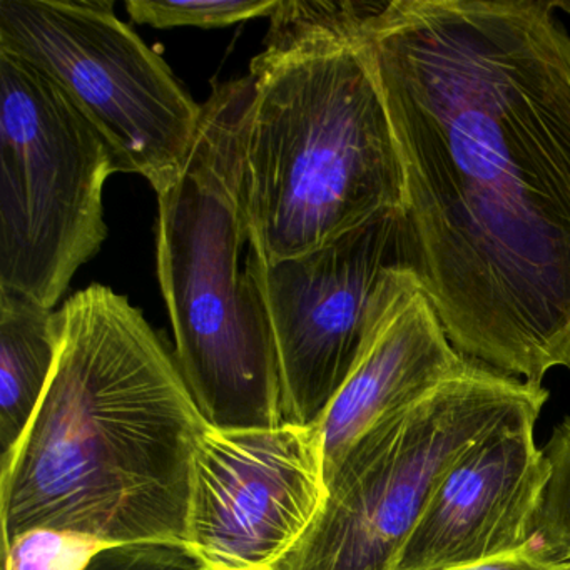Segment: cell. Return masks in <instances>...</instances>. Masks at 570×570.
<instances>
[{
    "mask_svg": "<svg viewBox=\"0 0 570 570\" xmlns=\"http://www.w3.org/2000/svg\"><path fill=\"white\" fill-rule=\"evenodd\" d=\"M58 313V365L0 463L2 549L32 530L99 547L185 543L208 422L175 353L109 286L76 292Z\"/></svg>",
    "mask_w": 570,
    "mask_h": 570,
    "instance_id": "2",
    "label": "cell"
},
{
    "mask_svg": "<svg viewBox=\"0 0 570 570\" xmlns=\"http://www.w3.org/2000/svg\"><path fill=\"white\" fill-rule=\"evenodd\" d=\"M278 0H129L126 11L136 24L155 29H213L272 18Z\"/></svg>",
    "mask_w": 570,
    "mask_h": 570,
    "instance_id": "14",
    "label": "cell"
},
{
    "mask_svg": "<svg viewBox=\"0 0 570 570\" xmlns=\"http://www.w3.org/2000/svg\"><path fill=\"white\" fill-rule=\"evenodd\" d=\"M366 8L282 0L249 65L245 189L263 262L405 212L392 126L360 49Z\"/></svg>",
    "mask_w": 570,
    "mask_h": 570,
    "instance_id": "3",
    "label": "cell"
},
{
    "mask_svg": "<svg viewBox=\"0 0 570 570\" xmlns=\"http://www.w3.org/2000/svg\"><path fill=\"white\" fill-rule=\"evenodd\" d=\"M550 479L533 522L532 546L556 562H570V416L542 446Z\"/></svg>",
    "mask_w": 570,
    "mask_h": 570,
    "instance_id": "13",
    "label": "cell"
},
{
    "mask_svg": "<svg viewBox=\"0 0 570 570\" xmlns=\"http://www.w3.org/2000/svg\"><path fill=\"white\" fill-rule=\"evenodd\" d=\"M253 82H223L203 102L181 175L158 195L156 269L175 355L208 425L285 423L282 375L256 282L245 189Z\"/></svg>",
    "mask_w": 570,
    "mask_h": 570,
    "instance_id": "4",
    "label": "cell"
},
{
    "mask_svg": "<svg viewBox=\"0 0 570 570\" xmlns=\"http://www.w3.org/2000/svg\"><path fill=\"white\" fill-rule=\"evenodd\" d=\"M0 51L61 88L105 139L119 171L142 176L156 193L181 175L203 105L115 14V2L2 0Z\"/></svg>",
    "mask_w": 570,
    "mask_h": 570,
    "instance_id": "7",
    "label": "cell"
},
{
    "mask_svg": "<svg viewBox=\"0 0 570 570\" xmlns=\"http://www.w3.org/2000/svg\"><path fill=\"white\" fill-rule=\"evenodd\" d=\"M81 570H208L178 542H128L96 550Z\"/></svg>",
    "mask_w": 570,
    "mask_h": 570,
    "instance_id": "16",
    "label": "cell"
},
{
    "mask_svg": "<svg viewBox=\"0 0 570 570\" xmlns=\"http://www.w3.org/2000/svg\"><path fill=\"white\" fill-rule=\"evenodd\" d=\"M556 2V8L559 11L567 12L570 16V0H553Z\"/></svg>",
    "mask_w": 570,
    "mask_h": 570,
    "instance_id": "18",
    "label": "cell"
},
{
    "mask_svg": "<svg viewBox=\"0 0 570 570\" xmlns=\"http://www.w3.org/2000/svg\"><path fill=\"white\" fill-rule=\"evenodd\" d=\"M549 479L535 422L495 430L445 473L392 570L456 569L532 546Z\"/></svg>",
    "mask_w": 570,
    "mask_h": 570,
    "instance_id": "10",
    "label": "cell"
},
{
    "mask_svg": "<svg viewBox=\"0 0 570 570\" xmlns=\"http://www.w3.org/2000/svg\"><path fill=\"white\" fill-rule=\"evenodd\" d=\"M253 266L278 353L285 423L320 425L355 366L383 279L415 269L409 219L389 213L276 263L256 249Z\"/></svg>",
    "mask_w": 570,
    "mask_h": 570,
    "instance_id": "8",
    "label": "cell"
},
{
    "mask_svg": "<svg viewBox=\"0 0 570 570\" xmlns=\"http://www.w3.org/2000/svg\"><path fill=\"white\" fill-rule=\"evenodd\" d=\"M325 499L318 425H208L193 460L185 543L208 570H279Z\"/></svg>",
    "mask_w": 570,
    "mask_h": 570,
    "instance_id": "9",
    "label": "cell"
},
{
    "mask_svg": "<svg viewBox=\"0 0 570 570\" xmlns=\"http://www.w3.org/2000/svg\"><path fill=\"white\" fill-rule=\"evenodd\" d=\"M466 362L450 342L415 269L390 272L355 366L318 425L325 479L376 423L425 399Z\"/></svg>",
    "mask_w": 570,
    "mask_h": 570,
    "instance_id": "11",
    "label": "cell"
},
{
    "mask_svg": "<svg viewBox=\"0 0 570 570\" xmlns=\"http://www.w3.org/2000/svg\"><path fill=\"white\" fill-rule=\"evenodd\" d=\"M116 173L61 88L0 51V288L55 309L108 238L102 191Z\"/></svg>",
    "mask_w": 570,
    "mask_h": 570,
    "instance_id": "6",
    "label": "cell"
},
{
    "mask_svg": "<svg viewBox=\"0 0 570 570\" xmlns=\"http://www.w3.org/2000/svg\"><path fill=\"white\" fill-rule=\"evenodd\" d=\"M101 547L52 530H32L6 549L4 570H81Z\"/></svg>",
    "mask_w": 570,
    "mask_h": 570,
    "instance_id": "15",
    "label": "cell"
},
{
    "mask_svg": "<svg viewBox=\"0 0 570 570\" xmlns=\"http://www.w3.org/2000/svg\"><path fill=\"white\" fill-rule=\"evenodd\" d=\"M553 0L368 2L415 273L452 345L570 372V36Z\"/></svg>",
    "mask_w": 570,
    "mask_h": 570,
    "instance_id": "1",
    "label": "cell"
},
{
    "mask_svg": "<svg viewBox=\"0 0 570 570\" xmlns=\"http://www.w3.org/2000/svg\"><path fill=\"white\" fill-rule=\"evenodd\" d=\"M549 396L543 385L469 358L346 452L326 476L322 512L279 570H392L456 460L502 426L537 423Z\"/></svg>",
    "mask_w": 570,
    "mask_h": 570,
    "instance_id": "5",
    "label": "cell"
},
{
    "mask_svg": "<svg viewBox=\"0 0 570 570\" xmlns=\"http://www.w3.org/2000/svg\"><path fill=\"white\" fill-rule=\"evenodd\" d=\"M449 570H570V562H556L529 546L519 552Z\"/></svg>",
    "mask_w": 570,
    "mask_h": 570,
    "instance_id": "17",
    "label": "cell"
},
{
    "mask_svg": "<svg viewBox=\"0 0 570 570\" xmlns=\"http://www.w3.org/2000/svg\"><path fill=\"white\" fill-rule=\"evenodd\" d=\"M61 352L58 309L0 288V463L31 423Z\"/></svg>",
    "mask_w": 570,
    "mask_h": 570,
    "instance_id": "12",
    "label": "cell"
}]
</instances>
